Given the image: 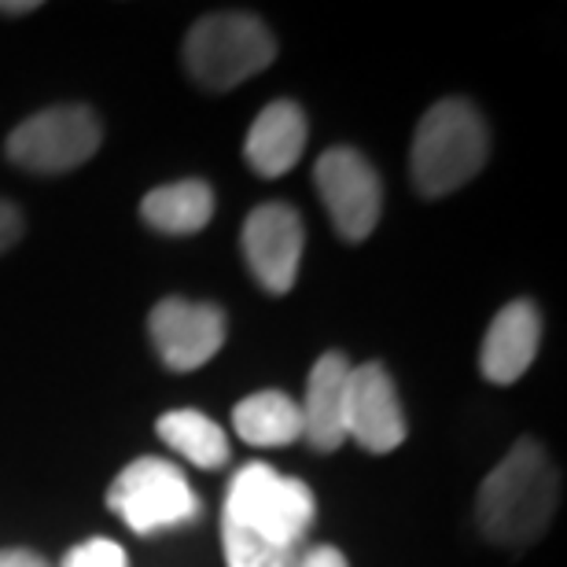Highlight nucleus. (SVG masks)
<instances>
[{
	"label": "nucleus",
	"mask_w": 567,
	"mask_h": 567,
	"mask_svg": "<svg viewBox=\"0 0 567 567\" xmlns=\"http://www.w3.org/2000/svg\"><path fill=\"white\" fill-rule=\"evenodd\" d=\"M60 567H130L126 549L111 538H89L63 557Z\"/></svg>",
	"instance_id": "nucleus-17"
},
{
	"label": "nucleus",
	"mask_w": 567,
	"mask_h": 567,
	"mask_svg": "<svg viewBox=\"0 0 567 567\" xmlns=\"http://www.w3.org/2000/svg\"><path fill=\"white\" fill-rule=\"evenodd\" d=\"M214 214V192L207 181H174V185L152 188L141 203V218L158 233L192 236L207 229Z\"/></svg>",
	"instance_id": "nucleus-15"
},
{
	"label": "nucleus",
	"mask_w": 567,
	"mask_h": 567,
	"mask_svg": "<svg viewBox=\"0 0 567 567\" xmlns=\"http://www.w3.org/2000/svg\"><path fill=\"white\" fill-rule=\"evenodd\" d=\"M306 133H310V126H306L302 107L295 100H274L251 122V133H247L244 144L247 166L258 177H284L302 158Z\"/></svg>",
	"instance_id": "nucleus-13"
},
{
	"label": "nucleus",
	"mask_w": 567,
	"mask_h": 567,
	"mask_svg": "<svg viewBox=\"0 0 567 567\" xmlns=\"http://www.w3.org/2000/svg\"><path fill=\"white\" fill-rule=\"evenodd\" d=\"M107 508L133 535H158V530L192 524L203 513V502L174 461L137 457L111 483Z\"/></svg>",
	"instance_id": "nucleus-5"
},
{
	"label": "nucleus",
	"mask_w": 567,
	"mask_h": 567,
	"mask_svg": "<svg viewBox=\"0 0 567 567\" xmlns=\"http://www.w3.org/2000/svg\"><path fill=\"white\" fill-rule=\"evenodd\" d=\"M277 55V41L258 16L214 11L203 16L185 38V63L192 78L207 89H233L266 71Z\"/></svg>",
	"instance_id": "nucleus-4"
},
{
	"label": "nucleus",
	"mask_w": 567,
	"mask_h": 567,
	"mask_svg": "<svg viewBox=\"0 0 567 567\" xmlns=\"http://www.w3.org/2000/svg\"><path fill=\"white\" fill-rule=\"evenodd\" d=\"M295 567H350V564H347V557L336 546H324V542H317V546L302 549V557L295 560Z\"/></svg>",
	"instance_id": "nucleus-18"
},
{
	"label": "nucleus",
	"mask_w": 567,
	"mask_h": 567,
	"mask_svg": "<svg viewBox=\"0 0 567 567\" xmlns=\"http://www.w3.org/2000/svg\"><path fill=\"white\" fill-rule=\"evenodd\" d=\"M240 244L255 280L269 295H284L295 288L306 247L299 210L288 207V203H262V207L247 214Z\"/></svg>",
	"instance_id": "nucleus-8"
},
{
	"label": "nucleus",
	"mask_w": 567,
	"mask_h": 567,
	"mask_svg": "<svg viewBox=\"0 0 567 567\" xmlns=\"http://www.w3.org/2000/svg\"><path fill=\"white\" fill-rule=\"evenodd\" d=\"M155 431L169 450L181 453L192 464H199V468H225L229 464V435L207 413L199 410L163 413Z\"/></svg>",
	"instance_id": "nucleus-16"
},
{
	"label": "nucleus",
	"mask_w": 567,
	"mask_h": 567,
	"mask_svg": "<svg viewBox=\"0 0 567 567\" xmlns=\"http://www.w3.org/2000/svg\"><path fill=\"white\" fill-rule=\"evenodd\" d=\"M147 332L166 369H203L225 343V313L214 302L163 299L147 317Z\"/></svg>",
	"instance_id": "nucleus-10"
},
{
	"label": "nucleus",
	"mask_w": 567,
	"mask_h": 567,
	"mask_svg": "<svg viewBox=\"0 0 567 567\" xmlns=\"http://www.w3.org/2000/svg\"><path fill=\"white\" fill-rule=\"evenodd\" d=\"M486 155H491V137L480 111L468 100H439L413 137V185L427 199L450 196L480 174Z\"/></svg>",
	"instance_id": "nucleus-3"
},
{
	"label": "nucleus",
	"mask_w": 567,
	"mask_h": 567,
	"mask_svg": "<svg viewBox=\"0 0 567 567\" xmlns=\"http://www.w3.org/2000/svg\"><path fill=\"white\" fill-rule=\"evenodd\" d=\"M317 502L310 486L269 464H244L233 475L221 513V546L229 567H295L310 546Z\"/></svg>",
	"instance_id": "nucleus-1"
},
{
	"label": "nucleus",
	"mask_w": 567,
	"mask_h": 567,
	"mask_svg": "<svg viewBox=\"0 0 567 567\" xmlns=\"http://www.w3.org/2000/svg\"><path fill=\"white\" fill-rule=\"evenodd\" d=\"M560 502V472L546 446L535 439H519L508 457L486 475L480 486V516L483 535L494 546L527 549L546 535Z\"/></svg>",
	"instance_id": "nucleus-2"
},
{
	"label": "nucleus",
	"mask_w": 567,
	"mask_h": 567,
	"mask_svg": "<svg viewBox=\"0 0 567 567\" xmlns=\"http://www.w3.org/2000/svg\"><path fill=\"white\" fill-rule=\"evenodd\" d=\"M19 236H22V214L11 207V203L0 199V255H4Z\"/></svg>",
	"instance_id": "nucleus-19"
},
{
	"label": "nucleus",
	"mask_w": 567,
	"mask_h": 567,
	"mask_svg": "<svg viewBox=\"0 0 567 567\" xmlns=\"http://www.w3.org/2000/svg\"><path fill=\"white\" fill-rule=\"evenodd\" d=\"M343 424L347 439H354L365 453H391L410 435L399 388H394L391 372L380 361H365V365L350 369Z\"/></svg>",
	"instance_id": "nucleus-9"
},
{
	"label": "nucleus",
	"mask_w": 567,
	"mask_h": 567,
	"mask_svg": "<svg viewBox=\"0 0 567 567\" xmlns=\"http://www.w3.org/2000/svg\"><path fill=\"white\" fill-rule=\"evenodd\" d=\"M350 361L339 350H328L313 361L310 380H306V394L299 402L302 413V439L313 450L332 453L347 442V380H350Z\"/></svg>",
	"instance_id": "nucleus-11"
},
{
	"label": "nucleus",
	"mask_w": 567,
	"mask_h": 567,
	"mask_svg": "<svg viewBox=\"0 0 567 567\" xmlns=\"http://www.w3.org/2000/svg\"><path fill=\"white\" fill-rule=\"evenodd\" d=\"M542 343V313L535 302L516 299L486 328L480 369L491 383H516L530 369Z\"/></svg>",
	"instance_id": "nucleus-12"
},
{
	"label": "nucleus",
	"mask_w": 567,
	"mask_h": 567,
	"mask_svg": "<svg viewBox=\"0 0 567 567\" xmlns=\"http://www.w3.org/2000/svg\"><path fill=\"white\" fill-rule=\"evenodd\" d=\"M233 427L247 446L258 450H277L288 442L302 439V413L299 399L284 391H258L233 410Z\"/></svg>",
	"instance_id": "nucleus-14"
},
{
	"label": "nucleus",
	"mask_w": 567,
	"mask_h": 567,
	"mask_svg": "<svg viewBox=\"0 0 567 567\" xmlns=\"http://www.w3.org/2000/svg\"><path fill=\"white\" fill-rule=\"evenodd\" d=\"M0 567H52V564L30 549H0Z\"/></svg>",
	"instance_id": "nucleus-20"
},
{
	"label": "nucleus",
	"mask_w": 567,
	"mask_h": 567,
	"mask_svg": "<svg viewBox=\"0 0 567 567\" xmlns=\"http://www.w3.org/2000/svg\"><path fill=\"white\" fill-rule=\"evenodd\" d=\"M313 185L332 218L336 233L350 244H361L377 229L383 210V185L377 166L354 147H328L313 166Z\"/></svg>",
	"instance_id": "nucleus-7"
},
{
	"label": "nucleus",
	"mask_w": 567,
	"mask_h": 567,
	"mask_svg": "<svg viewBox=\"0 0 567 567\" xmlns=\"http://www.w3.org/2000/svg\"><path fill=\"white\" fill-rule=\"evenodd\" d=\"M27 11H38V4H33V0H16V4L0 0V16H27Z\"/></svg>",
	"instance_id": "nucleus-21"
},
{
	"label": "nucleus",
	"mask_w": 567,
	"mask_h": 567,
	"mask_svg": "<svg viewBox=\"0 0 567 567\" xmlns=\"http://www.w3.org/2000/svg\"><path fill=\"white\" fill-rule=\"evenodd\" d=\"M100 118L85 104H63L30 115L22 126L11 130L8 137V158L33 174H66L96 155Z\"/></svg>",
	"instance_id": "nucleus-6"
}]
</instances>
